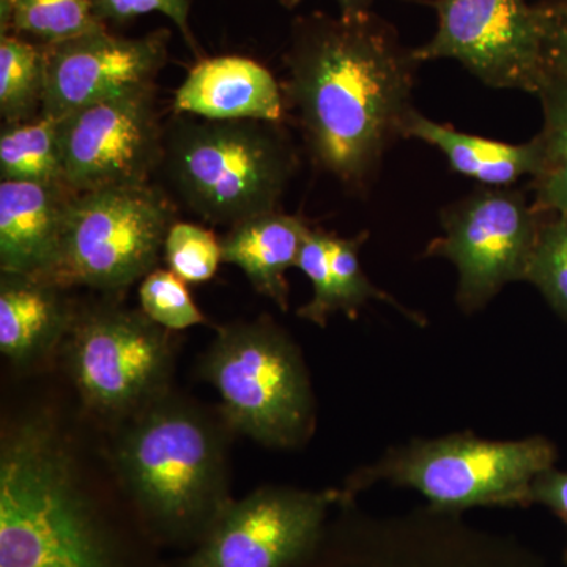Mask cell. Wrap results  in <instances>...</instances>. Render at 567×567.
I'll return each instance as SVG.
<instances>
[{"label": "cell", "mask_w": 567, "mask_h": 567, "mask_svg": "<svg viewBox=\"0 0 567 567\" xmlns=\"http://www.w3.org/2000/svg\"><path fill=\"white\" fill-rule=\"evenodd\" d=\"M84 427L50 402L3 413L0 567H167Z\"/></svg>", "instance_id": "6da1fadb"}, {"label": "cell", "mask_w": 567, "mask_h": 567, "mask_svg": "<svg viewBox=\"0 0 567 567\" xmlns=\"http://www.w3.org/2000/svg\"><path fill=\"white\" fill-rule=\"evenodd\" d=\"M284 99L306 147L347 188L371 185L388 148L405 137L420 62L377 14H311L293 25Z\"/></svg>", "instance_id": "7a4b0ae2"}, {"label": "cell", "mask_w": 567, "mask_h": 567, "mask_svg": "<svg viewBox=\"0 0 567 567\" xmlns=\"http://www.w3.org/2000/svg\"><path fill=\"white\" fill-rule=\"evenodd\" d=\"M100 432L115 481L153 543L185 551L199 546L235 499L237 434L219 406L171 390Z\"/></svg>", "instance_id": "3957f363"}, {"label": "cell", "mask_w": 567, "mask_h": 567, "mask_svg": "<svg viewBox=\"0 0 567 567\" xmlns=\"http://www.w3.org/2000/svg\"><path fill=\"white\" fill-rule=\"evenodd\" d=\"M278 123L188 121L166 130L167 178L205 221L237 223L278 210L297 171V153Z\"/></svg>", "instance_id": "277c9868"}, {"label": "cell", "mask_w": 567, "mask_h": 567, "mask_svg": "<svg viewBox=\"0 0 567 567\" xmlns=\"http://www.w3.org/2000/svg\"><path fill=\"white\" fill-rule=\"evenodd\" d=\"M235 434L274 450L311 440L316 399L303 354L268 316L221 324L197 364Z\"/></svg>", "instance_id": "5b68a950"}, {"label": "cell", "mask_w": 567, "mask_h": 567, "mask_svg": "<svg viewBox=\"0 0 567 567\" xmlns=\"http://www.w3.org/2000/svg\"><path fill=\"white\" fill-rule=\"evenodd\" d=\"M78 305L59 360L81 415L100 431L173 390V331L118 301Z\"/></svg>", "instance_id": "8992f818"}, {"label": "cell", "mask_w": 567, "mask_h": 567, "mask_svg": "<svg viewBox=\"0 0 567 567\" xmlns=\"http://www.w3.org/2000/svg\"><path fill=\"white\" fill-rule=\"evenodd\" d=\"M557 451L543 436L494 442L472 434L413 440L354 472L341 503L380 481L412 487L429 507L461 513L470 507L528 505L533 481L554 468Z\"/></svg>", "instance_id": "52a82bcc"}, {"label": "cell", "mask_w": 567, "mask_h": 567, "mask_svg": "<svg viewBox=\"0 0 567 567\" xmlns=\"http://www.w3.org/2000/svg\"><path fill=\"white\" fill-rule=\"evenodd\" d=\"M174 223L173 204L148 183L78 193L58 259L43 279L121 295L155 270Z\"/></svg>", "instance_id": "ba28073f"}, {"label": "cell", "mask_w": 567, "mask_h": 567, "mask_svg": "<svg viewBox=\"0 0 567 567\" xmlns=\"http://www.w3.org/2000/svg\"><path fill=\"white\" fill-rule=\"evenodd\" d=\"M319 543L297 567H527L516 546L429 507L398 518L361 516L339 503Z\"/></svg>", "instance_id": "9c48e42d"}, {"label": "cell", "mask_w": 567, "mask_h": 567, "mask_svg": "<svg viewBox=\"0 0 567 567\" xmlns=\"http://www.w3.org/2000/svg\"><path fill=\"white\" fill-rule=\"evenodd\" d=\"M436 31L415 48L420 63L451 59L492 89L536 93L544 62L546 11L528 0H425Z\"/></svg>", "instance_id": "30bf717a"}, {"label": "cell", "mask_w": 567, "mask_h": 567, "mask_svg": "<svg viewBox=\"0 0 567 567\" xmlns=\"http://www.w3.org/2000/svg\"><path fill=\"white\" fill-rule=\"evenodd\" d=\"M539 216L513 186H484L442 212L443 237L425 254L454 264L457 303L465 312L480 311L507 284L525 281L543 229Z\"/></svg>", "instance_id": "8fae6325"}, {"label": "cell", "mask_w": 567, "mask_h": 567, "mask_svg": "<svg viewBox=\"0 0 567 567\" xmlns=\"http://www.w3.org/2000/svg\"><path fill=\"white\" fill-rule=\"evenodd\" d=\"M339 502V488H256L235 498L203 543L167 567H297Z\"/></svg>", "instance_id": "7c38bea8"}, {"label": "cell", "mask_w": 567, "mask_h": 567, "mask_svg": "<svg viewBox=\"0 0 567 567\" xmlns=\"http://www.w3.org/2000/svg\"><path fill=\"white\" fill-rule=\"evenodd\" d=\"M58 128L71 192L144 185L163 164L155 85L73 111L58 118Z\"/></svg>", "instance_id": "4fadbf2b"}, {"label": "cell", "mask_w": 567, "mask_h": 567, "mask_svg": "<svg viewBox=\"0 0 567 567\" xmlns=\"http://www.w3.org/2000/svg\"><path fill=\"white\" fill-rule=\"evenodd\" d=\"M164 61V32L126 39L100 28L48 44L41 114L61 118L81 107L152 87Z\"/></svg>", "instance_id": "5bb4252c"}, {"label": "cell", "mask_w": 567, "mask_h": 567, "mask_svg": "<svg viewBox=\"0 0 567 567\" xmlns=\"http://www.w3.org/2000/svg\"><path fill=\"white\" fill-rule=\"evenodd\" d=\"M69 292L35 276L0 275V352L18 374L58 360L80 305Z\"/></svg>", "instance_id": "9a60e30c"}, {"label": "cell", "mask_w": 567, "mask_h": 567, "mask_svg": "<svg viewBox=\"0 0 567 567\" xmlns=\"http://www.w3.org/2000/svg\"><path fill=\"white\" fill-rule=\"evenodd\" d=\"M78 193L66 186L0 183V271L50 274L61 248L66 215Z\"/></svg>", "instance_id": "2e32d148"}, {"label": "cell", "mask_w": 567, "mask_h": 567, "mask_svg": "<svg viewBox=\"0 0 567 567\" xmlns=\"http://www.w3.org/2000/svg\"><path fill=\"white\" fill-rule=\"evenodd\" d=\"M284 104V91L271 71L240 55L200 61L189 71L174 99L178 114L208 121L278 123Z\"/></svg>", "instance_id": "e0dca14e"}, {"label": "cell", "mask_w": 567, "mask_h": 567, "mask_svg": "<svg viewBox=\"0 0 567 567\" xmlns=\"http://www.w3.org/2000/svg\"><path fill=\"white\" fill-rule=\"evenodd\" d=\"M312 227L300 216L264 213L229 227L221 238L223 262L244 271L254 290L289 311L287 271L297 267L301 246Z\"/></svg>", "instance_id": "ac0fdd59"}, {"label": "cell", "mask_w": 567, "mask_h": 567, "mask_svg": "<svg viewBox=\"0 0 567 567\" xmlns=\"http://www.w3.org/2000/svg\"><path fill=\"white\" fill-rule=\"evenodd\" d=\"M405 137L432 145L445 155L454 173L488 188L513 186L525 175L535 178L543 167L544 148L539 134L525 144H506L457 132L415 110L406 121Z\"/></svg>", "instance_id": "d6986e66"}, {"label": "cell", "mask_w": 567, "mask_h": 567, "mask_svg": "<svg viewBox=\"0 0 567 567\" xmlns=\"http://www.w3.org/2000/svg\"><path fill=\"white\" fill-rule=\"evenodd\" d=\"M0 177L2 182L66 186L58 118L40 114L31 122L3 125L0 134Z\"/></svg>", "instance_id": "ffe728a7"}, {"label": "cell", "mask_w": 567, "mask_h": 567, "mask_svg": "<svg viewBox=\"0 0 567 567\" xmlns=\"http://www.w3.org/2000/svg\"><path fill=\"white\" fill-rule=\"evenodd\" d=\"M544 112L543 167L533 178L535 207L539 213L567 216V78L548 74L537 92Z\"/></svg>", "instance_id": "44dd1931"}, {"label": "cell", "mask_w": 567, "mask_h": 567, "mask_svg": "<svg viewBox=\"0 0 567 567\" xmlns=\"http://www.w3.org/2000/svg\"><path fill=\"white\" fill-rule=\"evenodd\" d=\"M44 48L2 33L0 40V115L3 125L31 122L41 114Z\"/></svg>", "instance_id": "7402d4cb"}, {"label": "cell", "mask_w": 567, "mask_h": 567, "mask_svg": "<svg viewBox=\"0 0 567 567\" xmlns=\"http://www.w3.org/2000/svg\"><path fill=\"white\" fill-rule=\"evenodd\" d=\"M6 18L14 31L37 37L47 47L104 28L95 0H2V21Z\"/></svg>", "instance_id": "603a6c76"}, {"label": "cell", "mask_w": 567, "mask_h": 567, "mask_svg": "<svg viewBox=\"0 0 567 567\" xmlns=\"http://www.w3.org/2000/svg\"><path fill=\"white\" fill-rule=\"evenodd\" d=\"M369 234L361 233L354 237L342 238L331 235L330 241V312H344L350 319L358 316V311L369 300H380L383 303L393 306L402 315L417 324H424L425 320L416 312L410 311L405 306L399 303L390 293L383 292L369 281L361 267V246L368 240Z\"/></svg>", "instance_id": "cb8c5ba5"}, {"label": "cell", "mask_w": 567, "mask_h": 567, "mask_svg": "<svg viewBox=\"0 0 567 567\" xmlns=\"http://www.w3.org/2000/svg\"><path fill=\"white\" fill-rule=\"evenodd\" d=\"M186 284L174 271L156 267L141 281V311L173 333L207 324V316L193 300Z\"/></svg>", "instance_id": "d4e9b609"}, {"label": "cell", "mask_w": 567, "mask_h": 567, "mask_svg": "<svg viewBox=\"0 0 567 567\" xmlns=\"http://www.w3.org/2000/svg\"><path fill=\"white\" fill-rule=\"evenodd\" d=\"M171 271L189 284L210 281L223 262L221 238L207 227L175 221L164 241Z\"/></svg>", "instance_id": "484cf974"}, {"label": "cell", "mask_w": 567, "mask_h": 567, "mask_svg": "<svg viewBox=\"0 0 567 567\" xmlns=\"http://www.w3.org/2000/svg\"><path fill=\"white\" fill-rule=\"evenodd\" d=\"M525 281L535 284L548 305L567 317V216L543 224Z\"/></svg>", "instance_id": "4316f807"}, {"label": "cell", "mask_w": 567, "mask_h": 567, "mask_svg": "<svg viewBox=\"0 0 567 567\" xmlns=\"http://www.w3.org/2000/svg\"><path fill=\"white\" fill-rule=\"evenodd\" d=\"M330 241L331 234L320 229L309 230L297 260V268L303 271L315 290L311 301L300 308L298 317L316 323L320 328L327 327L328 319L331 317Z\"/></svg>", "instance_id": "83f0119b"}, {"label": "cell", "mask_w": 567, "mask_h": 567, "mask_svg": "<svg viewBox=\"0 0 567 567\" xmlns=\"http://www.w3.org/2000/svg\"><path fill=\"white\" fill-rule=\"evenodd\" d=\"M95 11L102 22L104 20L121 22L158 11L171 18L185 35L186 41L192 47L194 44L188 24L189 0H95Z\"/></svg>", "instance_id": "f1b7e54d"}, {"label": "cell", "mask_w": 567, "mask_h": 567, "mask_svg": "<svg viewBox=\"0 0 567 567\" xmlns=\"http://www.w3.org/2000/svg\"><path fill=\"white\" fill-rule=\"evenodd\" d=\"M544 62L548 74L567 78V14L546 11Z\"/></svg>", "instance_id": "f546056e"}, {"label": "cell", "mask_w": 567, "mask_h": 567, "mask_svg": "<svg viewBox=\"0 0 567 567\" xmlns=\"http://www.w3.org/2000/svg\"><path fill=\"white\" fill-rule=\"evenodd\" d=\"M529 503L550 507L559 516L567 518V473L554 472L551 468L537 476L529 487L528 505Z\"/></svg>", "instance_id": "4dcf8cb0"}, {"label": "cell", "mask_w": 567, "mask_h": 567, "mask_svg": "<svg viewBox=\"0 0 567 567\" xmlns=\"http://www.w3.org/2000/svg\"><path fill=\"white\" fill-rule=\"evenodd\" d=\"M287 2L295 6L300 0H287ZM334 2L338 3L342 17H360V14L371 13L374 0H334Z\"/></svg>", "instance_id": "1f68e13d"}, {"label": "cell", "mask_w": 567, "mask_h": 567, "mask_svg": "<svg viewBox=\"0 0 567 567\" xmlns=\"http://www.w3.org/2000/svg\"><path fill=\"white\" fill-rule=\"evenodd\" d=\"M536 6L551 13L567 14V0H536Z\"/></svg>", "instance_id": "d6a6232c"}]
</instances>
